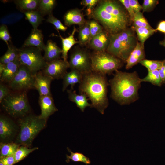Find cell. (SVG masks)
<instances>
[{
  "label": "cell",
  "instance_id": "obj_31",
  "mask_svg": "<svg viewBox=\"0 0 165 165\" xmlns=\"http://www.w3.org/2000/svg\"><path fill=\"white\" fill-rule=\"evenodd\" d=\"M141 81L142 82H150L158 86H160L163 84L158 70L148 71L147 75L145 78L141 79Z\"/></svg>",
  "mask_w": 165,
  "mask_h": 165
},
{
  "label": "cell",
  "instance_id": "obj_50",
  "mask_svg": "<svg viewBox=\"0 0 165 165\" xmlns=\"http://www.w3.org/2000/svg\"><path fill=\"white\" fill-rule=\"evenodd\" d=\"M0 165H5L1 161H0Z\"/></svg>",
  "mask_w": 165,
  "mask_h": 165
},
{
  "label": "cell",
  "instance_id": "obj_24",
  "mask_svg": "<svg viewBox=\"0 0 165 165\" xmlns=\"http://www.w3.org/2000/svg\"><path fill=\"white\" fill-rule=\"evenodd\" d=\"M8 49L5 53L0 58V63L6 64L18 59V49L11 43L8 46Z\"/></svg>",
  "mask_w": 165,
  "mask_h": 165
},
{
  "label": "cell",
  "instance_id": "obj_10",
  "mask_svg": "<svg viewBox=\"0 0 165 165\" xmlns=\"http://www.w3.org/2000/svg\"><path fill=\"white\" fill-rule=\"evenodd\" d=\"M68 63L71 70L78 71L83 74L92 71L91 54L85 50L77 49L74 50Z\"/></svg>",
  "mask_w": 165,
  "mask_h": 165
},
{
  "label": "cell",
  "instance_id": "obj_22",
  "mask_svg": "<svg viewBox=\"0 0 165 165\" xmlns=\"http://www.w3.org/2000/svg\"><path fill=\"white\" fill-rule=\"evenodd\" d=\"M67 92L69 100L75 103L77 107L82 112L88 107H91V104L88 101V98L84 94H77L75 90L72 89L68 90Z\"/></svg>",
  "mask_w": 165,
  "mask_h": 165
},
{
  "label": "cell",
  "instance_id": "obj_45",
  "mask_svg": "<svg viewBox=\"0 0 165 165\" xmlns=\"http://www.w3.org/2000/svg\"><path fill=\"white\" fill-rule=\"evenodd\" d=\"M130 6L135 13L142 10V7L137 0H129Z\"/></svg>",
  "mask_w": 165,
  "mask_h": 165
},
{
  "label": "cell",
  "instance_id": "obj_27",
  "mask_svg": "<svg viewBox=\"0 0 165 165\" xmlns=\"http://www.w3.org/2000/svg\"><path fill=\"white\" fill-rule=\"evenodd\" d=\"M134 28L137 33L138 40L143 47L145 41L149 37L157 31L155 29L153 28H149L145 27H134Z\"/></svg>",
  "mask_w": 165,
  "mask_h": 165
},
{
  "label": "cell",
  "instance_id": "obj_21",
  "mask_svg": "<svg viewBox=\"0 0 165 165\" xmlns=\"http://www.w3.org/2000/svg\"><path fill=\"white\" fill-rule=\"evenodd\" d=\"M83 75L75 70H72L70 72H67L63 78L62 91L64 92L66 90L69 85H71V89L73 90L76 84H80L81 82Z\"/></svg>",
  "mask_w": 165,
  "mask_h": 165
},
{
  "label": "cell",
  "instance_id": "obj_23",
  "mask_svg": "<svg viewBox=\"0 0 165 165\" xmlns=\"http://www.w3.org/2000/svg\"><path fill=\"white\" fill-rule=\"evenodd\" d=\"M57 31L59 35L58 36L61 38L62 42V58L64 60L67 61L68 51L73 45L79 43V41H76L74 37V35L77 30L75 27H74L72 33L68 37L66 38H63L62 37L58 30Z\"/></svg>",
  "mask_w": 165,
  "mask_h": 165
},
{
  "label": "cell",
  "instance_id": "obj_44",
  "mask_svg": "<svg viewBox=\"0 0 165 165\" xmlns=\"http://www.w3.org/2000/svg\"><path fill=\"white\" fill-rule=\"evenodd\" d=\"M0 161L5 165H13L16 163L14 155L0 158Z\"/></svg>",
  "mask_w": 165,
  "mask_h": 165
},
{
  "label": "cell",
  "instance_id": "obj_2",
  "mask_svg": "<svg viewBox=\"0 0 165 165\" xmlns=\"http://www.w3.org/2000/svg\"><path fill=\"white\" fill-rule=\"evenodd\" d=\"M141 82L136 72L128 73L117 70L109 82L111 97L121 105L134 102L139 98L138 91Z\"/></svg>",
  "mask_w": 165,
  "mask_h": 165
},
{
  "label": "cell",
  "instance_id": "obj_43",
  "mask_svg": "<svg viewBox=\"0 0 165 165\" xmlns=\"http://www.w3.org/2000/svg\"><path fill=\"white\" fill-rule=\"evenodd\" d=\"M119 1L127 10L130 18L132 20L135 13L130 5L129 0H120Z\"/></svg>",
  "mask_w": 165,
  "mask_h": 165
},
{
  "label": "cell",
  "instance_id": "obj_16",
  "mask_svg": "<svg viewBox=\"0 0 165 165\" xmlns=\"http://www.w3.org/2000/svg\"><path fill=\"white\" fill-rule=\"evenodd\" d=\"M16 131V125L10 119L1 115L0 117V137L6 139L12 137Z\"/></svg>",
  "mask_w": 165,
  "mask_h": 165
},
{
  "label": "cell",
  "instance_id": "obj_32",
  "mask_svg": "<svg viewBox=\"0 0 165 165\" xmlns=\"http://www.w3.org/2000/svg\"><path fill=\"white\" fill-rule=\"evenodd\" d=\"M38 149V147L29 148L28 146H19L14 154L16 163L25 158L30 153Z\"/></svg>",
  "mask_w": 165,
  "mask_h": 165
},
{
  "label": "cell",
  "instance_id": "obj_12",
  "mask_svg": "<svg viewBox=\"0 0 165 165\" xmlns=\"http://www.w3.org/2000/svg\"><path fill=\"white\" fill-rule=\"evenodd\" d=\"M34 77V89L38 91L39 96H52L50 86L53 79L40 71L35 75Z\"/></svg>",
  "mask_w": 165,
  "mask_h": 165
},
{
  "label": "cell",
  "instance_id": "obj_9",
  "mask_svg": "<svg viewBox=\"0 0 165 165\" xmlns=\"http://www.w3.org/2000/svg\"><path fill=\"white\" fill-rule=\"evenodd\" d=\"M34 75L26 67L20 64L17 73L9 83V86L13 90L16 92L26 91L34 89Z\"/></svg>",
  "mask_w": 165,
  "mask_h": 165
},
{
  "label": "cell",
  "instance_id": "obj_28",
  "mask_svg": "<svg viewBox=\"0 0 165 165\" xmlns=\"http://www.w3.org/2000/svg\"><path fill=\"white\" fill-rule=\"evenodd\" d=\"M20 145L16 143H3L0 144V158L14 155Z\"/></svg>",
  "mask_w": 165,
  "mask_h": 165
},
{
  "label": "cell",
  "instance_id": "obj_1",
  "mask_svg": "<svg viewBox=\"0 0 165 165\" xmlns=\"http://www.w3.org/2000/svg\"><path fill=\"white\" fill-rule=\"evenodd\" d=\"M91 16L110 34L126 29L128 24L127 15L121 6L113 1H100L92 11Z\"/></svg>",
  "mask_w": 165,
  "mask_h": 165
},
{
  "label": "cell",
  "instance_id": "obj_18",
  "mask_svg": "<svg viewBox=\"0 0 165 165\" xmlns=\"http://www.w3.org/2000/svg\"><path fill=\"white\" fill-rule=\"evenodd\" d=\"M44 51V54L43 57L47 63L60 59L62 53V49L51 40L47 41Z\"/></svg>",
  "mask_w": 165,
  "mask_h": 165
},
{
  "label": "cell",
  "instance_id": "obj_6",
  "mask_svg": "<svg viewBox=\"0 0 165 165\" xmlns=\"http://www.w3.org/2000/svg\"><path fill=\"white\" fill-rule=\"evenodd\" d=\"M26 91L11 93L0 102L3 109L13 117L22 118L30 110Z\"/></svg>",
  "mask_w": 165,
  "mask_h": 165
},
{
  "label": "cell",
  "instance_id": "obj_20",
  "mask_svg": "<svg viewBox=\"0 0 165 165\" xmlns=\"http://www.w3.org/2000/svg\"><path fill=\"white\" fill-rule=\"evenodd\" d=\"M144 47L140 42H137L126 61V68L129 69L144 59Z\"/></svg>",
  "mask_w": 165,
  "mask_h": 165
},
{
  "label": "cell",
  "instance_id": "obj_47",
  "mask_svg": "<svg viewBox=\"0 0 165 165\" xmlns=\"http://www.w3.org/2000/svg\"><path fill=\"white\" fill-rule=\"evenodd\" d=\"M158 71L163 83H165V64L158 70Z\"/></svg>",
  "mask_w": 165,
  "mask_h": 165
},
{
  "label": "cell",
  "instance_id": "obj_42",
  "mask_svg": "<svg viewBox=\"0 0 165 165\" xmlns=\"http://www.w3.org/2000/svg\"><path fill=\"white\" fill-rule=\"evenodd\" d=\"M11 93L8 87L2 83L0 84V102Z\"/></svg>",
  "mask_w": 165,
  "mask_h": 165
},
{
  "label": "cell",
  "instance_id": "obj_19",
  "mask_svg": "<svg viewBox=\"0 0 165 165\" xmlns=\"http://www.w3.org/2000/svg\"><path fill=\"white\" fill-rule=\"evenodd\" d=\"M20 65L19 59L6 64L3 71L0 75L1 81L9 83L17 73Z\"/></svg>",
  "mask_w": 165,
  "mask_h": 165
},
{
  "label": "cell",
  "instance_id": "obj_33",
  "mask_svg": "<svg viewBox=\"0 0 165 165\" xmlns=\"http://www.w3.org/2000/svg\"><path fill=\"white\" fill-rule=\"evenodd\" d=\"M67 149L71 153V155H66L67 162L68 163L71 160L74 162H83L86 165L90 163L91 161L89 159L82 153L78 152H73L68 148H67Z\"/></svg>",
  "mask_w": 165,
  "mask_h": 165
},
{
  "label": "cell",
  "instance_id": "obj_13",
  "mask_svg": "<svg viewBox=\"0 0 165 165\" xmlns=\"http://www.w3.org/2000/svg\"><path fill=\"white\" fill-rule=\"evenodd\" d=\"M38 102L41 110L39 116L41 119L47 120L51 115L58 111L52 96H39Z\"/></svg>",
  "mask_w": 165,
  "mask_h": 165
},
{
  "label": "cell",
  "instance_id": "obj_39",
  "mask_svg": "<svg viewBox=\"0 0 165 165\" xmlns=\"http://www.w3.org/2000/svg\"><path fill=\"white\" fill-rule=\"evenodd\" d=\"M0 39L4 41L7 46L11 41V37L6 25L2 24L0 27Z\"/></svg>",
  "mask_w": 165,
  "mask_h": 165
},
{
  "label": "cell",
  "instance_id": "obj_34",
  "mask_svg": "<svg viewBox=\"0 0 165 165\" xmlns=\"http://www.w3.org/2000/svg\"><path fill=\"white\" fill-rule=\"evenodd\" d=\"M139 63L145 67L148 71H152L158 70L165 64V61H160L144 59Z\"/></svg>",
  "mask_w": 165,
  "mask_h": 165
},
{
  "label": "cell",
  "instance_id": "obj_15",
  "mask_svg": "<svg viewBox=\"0 0 165 165\" xmlns=\"http://www.w3.org/2000/svg\"><path fill=\"white\" fill-rule=\"evenodd\" d=\"M106 31H103L93 38L89 43L91 48L96 52L105 51L108 45L110 35Z\"/></svg>",
  "mask_w": 165,
  "mask_h": 165
},
{
  "label": "cell",
  "instance_id": "obj_5",
  "mask_svg": "<svg viewBox=\"0 0 165 165\" xmlns=\"http://www.w3.org/2000/svg\"><path fill=\"white\" fill-rule=\"evenodd\" d=\"M47 120L39 116L29 115L19 121L20 131L16 138V143L28 146L30 145L36 136L43 129Z\"/></svg>",
  "mask_w": 165,
  "mask_h": 165
},
{
  "label": "cell",
  "instance_id": "obj_30",
  "mask_svg": "<svg viewBox=\"0 0 165 165\" xmlns=\"http://www.w3.org/2000/svg\"><path fill=\"white\" fill-rule=\"evenodd\" d=\"M56 4L55 0H40L37 9L42 16L52 14Z\"/></svg>",
  "mask_w": 165,
  "mask_h": 165
},
{
  "label": "cell",
  "instance_id": "obj_37",
  "mask_svg": "<svg viewBox=\"0 0 165 165\" xmlns=\"http://www.w3.org/2000/svg\"><path fill=\"white\" fill-rule=\"evenodd\" d=\"M89 25L91 40L104 31L103 27L96 20H93L90 21L89 22Z\"/></svg>",
  "mask_w": 165,
  "mask_h": 165
},
{
  "label": "cell",
  "instance_id": "obj_29",
  "mask_svg": "<svg viewBox=\"0 0 165 165\" xmlns=\"http://www.w3.org/2000/svg\"><path fill=\"white\" fill-rule=\"evenodd\" d=\"M80 27L78 35L79 43L82 45L89 43L91 38L89 22H86Z\"/></svg>",
  "mask_w": 165,
  "mask_h": 165
},
{
  "label": "cell",
  "instance_id": "obj_26",
  "mask_svg": "<svg viewBox=\"0 0 165 165\" xmlns=\"http://www.w3.org/2000/svg\"><path fill=\"white\" fill-rule=\"evenodd\" d=\"M40 0H17L15 1L16 6L24 12L37 10Z\"/></svg>",
  "mask_w": 165,
  "mask_h": 165
},
{
  "label": "cell",
  "instance_id": "obj_48",
  "mask_svg": "<svg viewBox=\"0 0 165 165\" xmlns=\"http://www.w3.org/2000/svg\"><path fill=\"white\" fill-rule=\"evenodd\" d=\"M6 66V64H4L0 63V75L3 71Z\"/></svg>",
  "mask_w": 165,
  "mask_h": 165
},
{
  "label": "cell",
  "instance_id": "obj_25",
  "mask_svg": "<svg viewBox=\"0 0 165 165\" xmlns=\"http://www.w3.org/2000/svg\"><path fill=\"white\" fill-rule=\"evenodd\" d=\"M24 13L33 29H38L44 20L42 15L37 10L25 11L24 12Z\"/></svg>",
  "mask_w": 165,
  "mask_h": 165
},
{
  "label": "cell",
  "instance_id": "obj_38",
  "mask_svg": "<svg viewBox=\"0 0 165 165\" xmlns=\"http://www.w3.org/2000/svg\"><path fill=\"white\" fill-rule=\"evenodd\" d=\"M46 21L53 24L57 30H60L65 31L67 29V27L64 25L60 20L55 17L52 14L49 15Z\"/></svg>",
  "mask_w": 165,
  "mask_h": 165
},
{
  "label": "cell",
  "instance_id": "obj_49",
  "mask_svg": "<svg viewBox=\"0 0 165 165\" xmlns=\"http://www.w3.org/2000/svg\"><path fill=\"white\" fill-rule=\"evenodd\" d=\"M160 44L161 45L165 47V39L164 40H163L162 41H161L160 42Z\"/></svg>",
  "mask_w": 165,
  "mask_h": 165
},
{
  "label": "cell",
  "instance_id": "obj_11",
  "mask_svg": "<svg viewBox=\"0 0 165 165\" xmlns=\"http://www.w3.org/2000/svg\"><path fill=\"white\" fill-rule=\"evenodd\" d=\"M69 68V65L68 61L60 59L47 63L42 72L53 80L59 79H63Z\"/></svg>",
  "mask_w": 165,
  "mask_h": 165
},
{
  "label": "cell",
  "instance_id": "obj_46",
  "mask_svg": "<svg viewBox=\"0 0 165 165\" xmlns=\"http://www.w3.org/2000/svg\"><path fill=\"white\" fill-rule=\"evenodd\" d=\"M155 29L165 34V20L161 21Z\"/></svg>",
  "mask_w": 165,
  "mask_h": 165
},
{
  "label": "cell",
  "instance_id": "obj_3",
  "mask_svg": "<svg viewBox=\"0 0 165 165\" xmlns=\"http://www.w3.org/2000/svg\"><path fill=\"white\" fill-rule=\"evenodd\" d=\"M108 85L105 75L92 71L83 75L79 90V94H85L90 100L91 107L103 114L108 105Z\"/></svg>",
  "mask_w": 165,
  "mask_h": 165
},
{
  "label": "cell",
  "instance_id": "obj_7",
  "mask_svg": "<svg viewBox=\"0 0 165 165\" xmlns=\"http://www.w3.org/2000/svg\"><path fill=\"white\" fill-rule=\"evenodd\" d=\"M91 60L92 71L105 75L118 70L122 65L120 59L105 51H95Z\"/></svg>",
  "mask_w": 165,
  "mask_h": 165
},
{
  "label": "cell",
  "instance_id": "obj_36",
  "mask_svg": "<svg viewBox=\"0 0 165 165\" xmlns=\"http://www.w3.org/2000/svg\"><path fill=\"white\" fill-rule=\"evenodd\" d=\"M23 14L21 13H13L7 15L1 19L2 24H9L16 23L23 17Z\"/></svg>",
  "mask_w": 165,
  "mask_h": 165
},
{
  "label": "cell",
  "instance_id": "obj_4",
  "mask_svg": "<svg viewBox=\"0 0 165 165\" xmlns=\"http://www.w3.org/2000/svg\"><path fill=\"white\" fill-rule=\"evenodd\" d=\"M135 38L131 31L126 29L118 33L110 34L107 52L126 62L136 46Z\"/></svg>",
  "mask_w": 165,
  "mask_h": 165
},
{
  "label": "cell",
  "instance_id": "obj_40",
  "mask_svg": "<svg viewBox=\"0 0 165 165\" xmlns=\"http://www.w3.org/2000/svg\"><path fill=\"white\" fill-rule=\"evenodd\" d=\"M100 2L98 0H83L81 1V5L87 7V13L88 15H91L94 7Z\"/></svg>",
  "mask_w": 165,
  "mask_h": 165
},
{
  "label": "cell",
  "instance_id": "obj_8",
  "mask_svg": "<svg viewBox=\"0 0 165 165\" xmlns=\"http://www.w3.org/2000/svg\"><path fill=\"white\" fill-rule=\"evenodd\" d=\"M18 50L20 64L26 67L34 75L46 66L47 62L42 54V51L38 48L29 46L23 47Z\"/></svg>",
  "mask_w": 165,
  "mask_h": 165
},
{
  "label": "cell",
  "instance_id": "obj_41",
  "mask_svg": "<svg viewBox=\"0 0 165 165\" xmlns=\"http://www.w3.org/2000/svg\"><path fill=\"white\" fill-rule=\"evenodd\" d=\"M159 3L156 0H144L142 6L143 12H147L153 9Z\"/></svg>",
  "mask_w": 165,
  "mask_h": 165
},
{
  "label": "cell",
  "instance_id": "obj_14",
  "mask_svg": "<svg viewBox=\"0 0 165 165\" xmlns=\"http://www.w3.org/2000/svg\"><path fill=\"white\" fill-rule=\"evenodd\" d=\"M43 35L42 31L38 29H33L26 39L23 47H35L41 50H44L46 45L43 41Z\"/></svg>",
  "mask_w": 165,
  "mask_h": 165
},
{
  "label": "cell",
  "instance_id": "obj_17",
  "mask_svg": "<svg viewBox=\"0 0 165 165\" xmlns=\"http://www.w3.org/2000/svg\"><path fill=\"white\" fill-rule=\"evenodd\" d=\"M64 19V24L66 26H70L74 24L80 26L86 22L83 13L78 9L68 11L65 14Z\"/></svg>",
  "mask_w": 165,
  "mask_h": 165
},
{
  "label": "cell",
  "instance_id": "obj_35",
  "mask_svg": "<svg viewBox=\"0 0 165 165\" xmlns=\"http://www.w3.org/2000/svg\"><path fill=\"white\" fill-rule=\"evenodd\" d=\"M132 21L133 22L134 27L152 28L141 11L135 13Z\"/></svg>",
  "mask_w": 165,
  "mask_h": 165
}]
</instances>
